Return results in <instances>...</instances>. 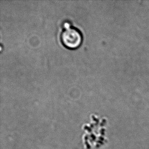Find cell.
I'll return each mask as SVG.
<instances>
[{"instance_id": "obj_1", "label": "cell", "mask_w": 149, "mask_h": 149, "mask_svg": "<svg viewBox=\"0 0 149 149\" xmlns=\"http://www.w3.org/2000/svg\"><path fill=\"white\" fill-rule=\"evenodd\" d=\"M61 33L60 39L63 45L67 49L78 48L83 42V35L80 30L68 22H65Z\"/></svg>"}]
</instances>
